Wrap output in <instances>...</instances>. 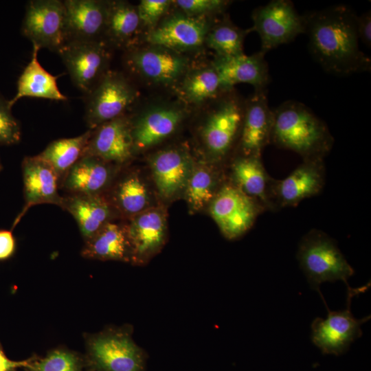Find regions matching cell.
<instances>
[{
	"label": "cell",
	"instance_id": "obj_6",
	"mask_svg": "<svg viewBox=\"0 0 371 371\" xmlns=\"http://www.w3.org/2000/svg\"><path fill=\"white\" fill-rule=\"evenodd\" d=\"M370 284L359 288H347V302L344 310H330L323 297L328 311L324 319L316 317L311 324V340L324 353L339 354L347 350L350 344L362 335L361 325L370 319V315L363 319L355 318L350 311L354 296L366 291Z\"/></svg>",
	"mask_w": 371,
	"mask_h": 371
},
{
	"label": "cell",
	"instance_id": "obj_40",
	"mask_svg": "<svg viewBox=\"0 0 371 371\" xmlns=\"http://www.w3.org/2000/svg\"><path fill=\"white\" fill-rule=\"evenodd\" d=\"M32 358L23 361H12L9 359L5 355L0 343V371H15L19 368H27Z\"/></svg>",
	"mask_w": 371,
	"mask_h": 371
},
{
	"label": "cell",
	"instance_id": "obj_3",
	"mask_svg": "<svg viewBox=\"0 0 371 371\" xmlns=\"http://www.w3.org/2000/svg\"><path fill=\"white\" fill-rule=\"evenodd\" d=\"M297 259L310 285L319 295V286L325 282L341 280L350 287L348 280L355 271L335 240L322 231L313 229L302 237Z\"/></svg>",
	"mask_w": 371,
	"mask_h": 371
},
{
	"label": "cell",
	"instance_id": "obj_15",
	"mask_svg": "<svg viewBox=\"0 0 371 371\" xmlns=\"http://www.w3.org/2000/svg\"><path fill=\"white\" fill-rule=\"evenodd\" d=\"M84 155L97 157L115 166L126 164L135 150L131 121L124 115L91 130Z\"/></svg>",
	"mask_w": 371,
	"mask_h": 371
},
{
	"label": "cell",
	"instance_id": "obj_2",
	"mask_svg": "<svg viewBox=\"0 0 371 371\" xmlns=\"http://www.w3.org/2000/svg\"><path fill=\"white\" fill-rule=\"evenodd\" d=\"M273 111L271 142L299 154L303 160L324 158L334 139L325 122L304 104L285 101Z\"/></svg>",
	"mask_w": 371,
	"mask_h": 371
},
{
	"label": "cell",
	"instance_id": "obj_11",
	"mask_svg": "<svg viewBox=\"0 0 371 371\" xmlns=\"http://www.w3.org/2000/svg\"><path fill=\"white\" fill-rule=\"evenodd\" d=\"M24 36L41 48L58 52L66 43L65 8L59 0H32L21 26Z\"/></svg>",
	"mask_w": 371,
	"mask_h": 371
},
{
	"label": "cell",
	"instance_id": "obj_30",
	"mask_svg": "<svg viewBox=\"0 0 371 371\" xmlns=\"http://www.w3.org/2000/svg\"><path fill=\"white\" fill-rule=\"evenodd\" d=\"M137 8L125 1L108 2L104 33L113 43L122 45L129 41L139 23Z\"/></svg>",
	"mask_w": 371,
	"mask_h": 371
},
{
	"label": "cell",
	"instance_id": "obj_38",
	"mask_svg": "<svg viewBox=\"0 0 371 371\" xmlns=\"http://www.w3.org/2000/svg\"><path fill=\"white\" fill-rule=\"evenodd\" d=\"M12 231L0 229V261L10 259L15 253L16 243Z\"/></svg>",
	"mask_w": 371,
	"mask_h": 371
},
{
	"label": "cell",
	"instance_id": "obj_32",
	"mask_svg": "<svg viewBox=\"0 0 371 371\" xmlns=\"http://www.w3.org/2000/svg\"><path fill=\"white\" fill-rule=\"evenodd\" d=\"M182 93L190 102L195 104L222 93L218 76L212 65L188 74L183 81Z\"/></svg>",
	"mask_w": 371,
	"mask_h": 371
},
{
	"label": "cell",
	"instance_id": "obj_8",
	"mask_svg": "<svg viewBox=\"0 0 371 371\" xmlns=\"http://www.w3.org/2000/svg\"><path fill=\"white\" fill-rule=\"evenodd\" d=\"M252 21L251 28L260 36V51L264 54L305 32L303 15L289 0H272L258 7L252 13Z\"/></svg>",
	"mask_w": 371,
	"mask_h": 371
},
{
	"label": "cell",
	"instance_id": "obj_21",
	"mask_svg": "<svg viewBox=\"0 0 371 371\" xmlns=\"http://www.w3.org/2000/svg\"><path fill=\"white\" fill-rule=\"evenodd\" d=\"M153 176L160 195L172 199L185 190L193 170L192 159L182 149L160 151L150 159Z\"/></svg>",
	"mask_w": 371,
	"mask_h": 371
},
{
	"label": "cell",
	"instance_id": "obj_16",
	"mask_svg": "<svg viewBox=\"0 0 371 371\" xmlns=\"http://www.w3.org/2000/svg\"><path fill=\"white\" fill-rule=\"evenodd\" d=\"M127 63L141 76L164 85L176 82L188 67V60L179 52L155 45L131 52Z\"/></svg>",
	"mask_w": 371,
	"mask_h": 371
},
{
	"label": "cell",
	"instance_id": "obj_33",
	"mask_svg": "<svg viewBox=\"0 0 371 371\" xmlns=\"http://www.w3.org/2000/svg\"><path fill=\"white\" fill-rule=\"evenodd\" d=\"M218 182L217 175L209 168H193L185 189L191 209L196 211L210 204L221 188Z\"/></svg>",
	"mask_w": 371,
	"mask_h": 371
},
{
	"label": "cell",
	"instance_id": "obj_12",
	"mask_svg": "<svg viewBox=\"0 0 371 371\" xmlns=\"http://www.w3.org/2000/svg\"><path fill=\"white\" fill-rule=\"evenodd\" d=\"M325 183L324 159L303 160L283 179H271L270 199L274 210L296 206L305 199L317 195Z\"/></svg>",
	"mask_w": 371,
	"mask_h": 371
},
{
	"label": "cell",
	"instance_id": "obj_7",
	"mask_svg": "<svg viewBox=\"0 0 371 371\" xmlns=\"http://www.w3.org/2000/svg\"><path fill=\"white\" fill-rule=\"evenodd\" d=\"M136 91L121 74L106 71L86 94L85 120L89 129L124 115Z\"/></svg>",
	"mask_w": 371,
	"mask_h": 371
},
{
	"label": "cell",
	"instance_id": "obj_41",
	"mask_svg": "<svg viewBox=\"0 0 371 371\" xmlns=\"http://www.w3.org/2000/svg\"><path fill=\"white\" fill-rule=\"evenodd\" d=\"M2 168H3V166H2L1 163V161H0V172H1V170H2Z\"/></svg>",
	"mask_w": 371,
	"mask_h": 371
},
{
	"label": "cell",
	"instance_id": "obj_29",
	"mask_svg": "<svg viewBox=\"0 0 371 371\" xmlns=\"http://www.w3.org/2000/svg\"><path fill=\"white\" fill-rule=\"evenodd\" d=\"M106 197L115 210L131 218L146 210L149 203L146 185L135 172L118 180L112 187L110 196Z\"/></svg>",
	"mask_w": 371,
	"mask_h": 371
},
{
	"label": "cell",
	"instance_id": "obj_13",
	"mask_svg": "<svg viewBox=\"0 0 371 371\" xmlns=\"http://www.w3.org/2000/svg\"><path fill=\"white\" fill-rule=\"evenodd\" d=\"M24 205L12 223L11 230L27 210L39 204L61 207L63 196L59 194L60 181L52 167L38 155L25 157L21 163Z\"/></svg>",
	"mask_w": 371,
	"mask_h": 371
},
{
	"label": "cell",
	"instance_id": "obj_14",
	"mask_svg": "<svg viewBox=\"0 0 371 371\" xmlns=\"http://www.w3.org/2000/svg\"><path fill=\"white\" fill-rule=\"evenodd\" d=\"M273 111L268 104L267 89L255 90L245 101L243 120L237 143L240 155L261 157L271 142Z\"/></svg>",
	"mask_w": 371,
	"mask_h": 371
},
{
	"label": "cell",
	"instance_id": "obj_25",
	"mask_svg": "<svg viewBox=\"0 0 371 371\" xmlns=\"http://www.w3.org/2000/svg\"><path fill=\"white\" fill-rule=\"evenodd\" d=\"M230 182L256 201L265 211H275L270 199L272 178L267 172L261 157L237 155L231 165Z\"/></svg>",
	"mask_w": 371,
	"mask_h": 371
},
{
	"label": "cell",
	"instance_id": "obj_19",
	"mask_svg": "<svg viewBox=\"0 0 371 371\" xmlns=\"http://www.w3.org/2000/svg\"><path fill=\"white\" fill-rule=\"evenodd\" d=\"M126 228L133 263H146L161 250L166 242V218L158 210H145L131 217Z\"/></svg>",
	"mask_w": 371,
	"mask_h": 371
},
{
	"label": "cell",
	"instance_id": "obj_35",
	"mask_svg": "<svg viewBox=\"0 0 371 371\" xmlns=\"http://www.w3.org/2000/svg\"><path fill=\"white\" fill-rule=\"evenodd\" d=\"M12 107L0 93V146L18 144L21 138V125L13 115Z\"/></svg>",
	"mask_w": 371,
	"mask_h": 371
},
{
	"label": "cell",
	"instance_id": "obj_24",
	"mask_svg": "<svg viewBox=\"0 0 371 371\" xmlns=\"http://www.w3.org/2000/svg\"><path fill=\"white\" fill-rule=\"evenodd\" d=\"M183 117L175 106H156L131 122L135 150L148 148L170 135Z\"/></svg>",
	"mask_w": 371,
	"mask_h": 371
},
{
	"label": "cell",
	"instance_id": "obj_23",
	"mask_svg": "<svg viewBox=\"0 0 371 371\" xmlns=\"http://www.w3.org/2000/svg\"><path fill=\"white\" fill-rule=\"evenodd\" d=\"M61 208L76 220L84 240L113 221L115 210L105 194H65Z\"/></svg>",
	"mask_w": 371,
	"mask_h": 371
},
{
	"label": "cell",
	"instance_id": "obj_26",
	"mask_svg": "<svg viewBox=\"0 0 371 371\" xmlns=\"http://www.w3.org/2000/svg\"><path fill=\"white\" fill-rule=\"evenodd\" d=\"M81 256L88 259L133 263V251L126 225L110 221L85 241Z\"/></svg>",
	"mask_w": 371,
	"mask_h": 371
},
{
	"label": "cell",
	"instance_id": "obj_20",
	"mask_svg": "<svg viewBox=\"0 0 371 371\" xmlns=\"http://www.w3.org/2000/svg\"><path fill=\"white\" fill-rule=\"evenodd\" d=\"M115 166L97 157L84 155L67 172L60 190L65 194H106Z\"/></svg>",
	"mask_w": 371,
	"mask_h": 371
},
{
	"label": "cell",
	"instance_id": "obj_9",
	"mask_svg": "<svg viewBox=\"0 0 371 371\" xmlns=\"http://www.w3.org/2000/svg\"><path fill=\"white\" fill-rule=\"evenodd\" d=\"M265 209L232 183H225L210 204V213L229 240L245 234Z\"/></svg>",
	"mask_w": 371,
	"mask_h": 371
},
{
	"label": "cell",
	"instance_id": "obj_4",
	"mask_svg": "<svg viewBox=\"0 0 371 371\" xmlns=\"http://www.w3.org/2000/svg\"><path fill=\"white\" fill-rule=\"evenodd\" d=\"M91 366L97 371H144L145 355L130 326L109 328L87 339Z\"/></svg>",
	"mask_w": 371,
	"mask_h": 371
},
{
	"label": "cell",
	"instance_id": "obj_18",
	"mask_svg": "<svg viewBox=\"0 0 371 371\" xmlns=\"http://www.w3.org/2000/svg\"><path fill=\"white\" fill-rule=\"evenodd\" d=\"M204 19L175 14L166 19L148 36V41L155 46L179 52L200 47L210 30Z\"/></svg>",
	"mask_w": 371,
	"mask_h": 371
},
{
	"label": "cell",
	"instance_id": "obj_39",
	"mask_svg": "<svg viewBox=\"0 0 371 371\" xmlns=\"http://www.w3.org/2000/svg\"><path fill=\"white\" fill-rule=\"evenodd\" d=\"M357 29L359 39L368 47H371V12L370 10L357 16Z\"/></svg>",
	"mask_w": 371,
	"mask_h": 371
},
{
	"label": "cell",
	"instance_id": "obj_28",
	"mask_svg": "<svg viewBox=\"0 0 371 371\" xmlns=\"http://www.w3.org/2000/svg\"><path fill=\"white\" fill-rule=\"evenodd\" d=\"M91 131L89 129L74 137L52 141L37 155L54 170L58 177L60 186L69 169L84 155Z\"/></svg>",
	"mask_w": 371,
	"mask_h": 371
},
{
	"label": "cell",
	"instance_id": "obj_34",
	"mask_svg": "<svg viewBox=\"0 0 371 371\" xmlns=\"http://www.w3.org/2000/svg\"><path fill=\"white\" fill-rule=\"evenodd\" d=\"M26 368L28 371H81V363L75 353L64 349H56L44 358H32Z\"/></svg>",
	"mask_w": 371,
	"mask_h": 371
},
{
	"label": "cell",
	"instance_id": "obj_17",
	"mask_svg": "<svg viewBox=\"0 0 371 371\" xmlns=\"http://www.w3.org/2000/svg\"><path fill=\"white\" fill-rule=\"evenodd\" d=\"M265 55L259 51L250 56L243 53L216 56L212 65L218 76L221 91L232 90L238 83L249 84L255 90L267 89L271 78Z\"/></svg>",
	"mask_w": 371,
	"mask_h": 371
},
{
	"label": "cell",
	"instance_id": "obj_31",
	"mask_svg": "<svg viewBox=\"0 0 371 371\" xmlns=\"http://www.w3.org/2000/svg\"><path fill=\"white\" fill-rule=\"evenodd\" d=\"M247 31L239 29L228 19L210 28L205 38L207 45L216 56H232L243 54V41Z\"/></svg>",
	"mask_w": 371,
	"mask_h": 371
},
{
	"label": "cell",
	"instance_id": "obj_27",
	"mask_svg": "<svg viewBox=\"0 0 371 371\" xmlns=\"http://www.w3.org/2000/svg\"><path fill=\"white\" fill-rule=\"evenodd\" d=\"M32 45V58L18 79L15 95L9 100L12 106L24 97L53 100L67 99L58 87L57 79L59 76L51 74L41 66L38 60V52L40 49L35 45Z\"/></svg>",
	"mask_w": 371,
	"mask_h": 371
},
{
	"label": "cell",
	"instance_id": "obj_36",
	"mask_svg": "<svg viewBox=\"0 0 371 371\" xmlns=\"http://www.w3.org/2000/svg\"><path fill=\"white\" fill-rule=\"evenodd\" d=\"M228 1L222 0H178L177 5L186 13L192 17L200 15L222 12L227 7Z\"/></svg>",
	"mask_w": 371,
	"mask_h": 371
},
{
	"label": "cell",
	"instance_id": "obj_22",
	"mask_svg": "<svg viewBox=\"0 0 371 371\" xmlns=\"http://www.w3.org/2000/svg\"><path fill=\"white\" fill-rule=\"evenodd\" d=\"M63 2L67 42L101 39L105 30L108 2L98 0Z\"/></svg>",
	"mask_w": 371,
	"mask_h": 371
},
{
	"label": "cell",
	"instance_id": "obj_1",
	"mask_svg": "<svg viewBox=\"0 0 371 371\" xmlns=\"http://www.w3.org/2000/svg\"><path fill=\"white\" fill-rule=\"evenodd\" d=\"M308 48L326 72L339 76L370 71L371 60L360 49L357 15L345 5L303 14Z\"/></svg>",
	"mask_w": 371,
	"mask_h": 371
},
{
	"label": "cell",
	"instance_id": "obj_37",
	"mask_svg": "<svg viewBox=\"0 0 371 371\" xmlns=\"http://www.w3.org/2000/svg\"><path fill=\"white\" fill-rule=\"evenodd\" d=\"M170 1L142 0L137 8L140 22L147 26H154L167 11Z\"/></svg>",
	"mask_w": 371,
	"mask_h": 371
},
{
	"label": "cell",
	"instance_id": "obj_10",
	"mask_svg": "<svg viewBox=\"0 0 371 371\" xmlns=\"http://www.w3.org/2000/svg\"><path fill=\"white\" fill-rule=\"evenodd\" d=\"M57 53L75 86L85 95L107 71L110 53L102 39L67 41Z\"/></svg>",
	"mask_w": 371,
	"mask_h": 371
},
{
	"label": "cell",
	"instance_id": "obj_5",
	"mask_svg": "<svg viewBox=\"0 0 371 371\" xmlns=\"http://www.w3.org/2000/svg\"><path fill=\"white\" fill-rule=\"evenodd\" d=\"M233 90L218 95V100L210 111L203 128L204 145L216 161L225 159L239 138L245 101Z\"/></svg>",
	"mask_w": 371,
	"mask_h": 371
}]
</instances>
